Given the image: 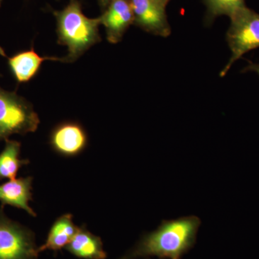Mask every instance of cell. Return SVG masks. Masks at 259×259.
<instances>
[{"label": "cell", "instance_id": "cell-10", "mask_svg": "<svg viewBox=\"0 0 259 259\" xmlns=\"http://www.w3.org/2000/svg\"><path fill=\"white\" fill-rule=\"evenodd\" d=\"M46 61H60L61 58L54 56H40L33 47L21 51L8 59V64L15 79L19 83H26L33 79Z\"/></svg>", "mask_w": 259, "mask_h": 259}, {"label": "cell", "instance_id": "cell-16", "mask_svg": "<svg viewBox=\"0 0 259 259\" xmlns=\"http://www.w3.org/2000/svg\"><path fill=\"white\" fill-rule=\"evenodd\" d=\"M97 1L98 3L99 6L101 8L102 11H103L110 3L116 1V0H97Z\"/></svg>", "mask_w": 259, "mask_h": 259}, {"label": "cell", "instance_id": "cell-6", "mask_svg": "<svg viewBox=\"0 0 259 259\" xmlns=\"http://www.w3.org/2000/svg\"><path fill=\"white\" fill-rule=\"evenodd\" d=\"M134 15V25L156 36L166 37L171 33L166 8L156 0H130Z\"/></svg>", "mask_w": 259, "mask_h": 259}, {"label": "cell", "instance_id": "cell-18", "mask_svg": "<svg viewBox=\"0 0 259 259\" xmlns=\"http://www.w3.org/2000/svg\"><path fill=\"white\" fill-rule=\"evenodd\" d=\"M2 0H0V5H1Z\"/></svg>", "mask_w": 259, "mask_h": 259}, {"label": "cell", "instance_id": "cell-17", "mask_svg": "<svg viewBox=\"0 0 259 259\" xmlns=\"http://www.w3.org/2000/svg\"><path fill=\"white\" fill-rule=\"evenodd\" d=\"M156 1L158 2L160 4L163 5V6L166 7L171 0H156Z\"/></svg>", "mask_w": 259, "mask_h": 259}, {"label": "cell", "instance_id": "cell-12", "mask_svg": "<svg viewBox=\"0 0 259 259\" xmlns=\"http://www.w3.org/2000/svg\"><path fill=\"white\" fill-rule=\"evenodd\" d=\"M79 228L73 223L72 214L69 213L58 218L51 226L45 243L37 248V253L47 250L58 251L66 248L72 241Z\"/></svg>", "mask_w": 259, "mask_h": 259}, {"label": "cell", "instance_id": "cell-3", "mask_svg": "<svg viewBox=\"0 0 259 259\" xmlns=\"http://www.w3.org/2000/svg\"><path fill=\"white\" fill-rule=\"evenodd\" d=\"M39 123L40 119L32 104L0 87V141L14 134L34 133Z\"/></svg>", "mask_w": 259, "mask_h": 259}, {"label": "cell", "instance_id": "cell-14", "mask_svg": "<svg viewBox=\"0 0 259 259\" xmlns=\"http://www.w3.org/2000/svg\"><path fill=\"white\" fill-rule=\"evenodd\" d=\"M206 8L204 23L211 25L218 17L231 18L238 10L245 8V0H203Z\"/></svg>", "mask_w": 259, "mask_h": 259}, {"label": "cell", "instance_id": "cell-8", "mask_svg": "<svg viewBox=\"0 0 259 259\" xmlns=\"http://www.w3.org/2000/svg\"><path fill=\"white\" fill-rule=\"evenodd\" d=\"M100 23L106 31L107 41L118 44L131 25L134 23V15L130 0H116L102 11Z\"/></svg>", "mask_w": 259, "mask_h": 259}, {"label": "cell", "instance_id": "cell-11", "mask_svg": "<svg viewBox=\"0 0 259 259\" xmlns=\"http://www.w3.org/2000/svg\"><path fill=\"white\" fill-rule=\"evenodd\" d=\"M66 249L79 258L105 259L107 256L101 238L90 233L84 226L79 227Z\"/></svg>", "mask_w": 259, "mask_h": 259}, {"label": "cell", "instance_id": "cell-13", "mask_svg": "<svg viewBox=\"0 0 259 259\" xmlns=\"http://www.w3.org/2000/svg\"><path fill=\"white\" fill-rule=\"evenodd\" d=\"M3 151L0 153V180L16 179L19 170L29 163L28 159H20L21 144L13 140H6Z\"/></svg>", "mask_w": 259, "mask_h": 259}, {"label": "cell", "instance_id": "cell-4", "mask_svg": "<svg viewBox=\"0 0 259 259\" xmlns=\"http://www.w3.org/2000/svg\"><path fill=\"white\" fill-rule=\"evenodd\" d=\"M226 41L232 53L230 60L220 73L224 77L233 64L242 56L259 48V14L247 8L237 11L231 18Z\"/></svg>", "mask_w": 259, "mask_h": 259}, {"label": "cell", "instance_id": "cell-15", "mask_svg": "<svg viewBox=\"0 0 259 259\" xmlns=\"http://www.w3.org/2000/svg\"><path fill=\"white\" fill-rule=\"evenodd\" d=\"M246 71H254L259 76V64L248 61V65L243 70V72H246Z\"/></svg>", "mask_w": 259, "mask_h": 259}, {"label": "cell", "instance_id": "cell-1", "mask_svg": "<svg viewBox=\"0 0 259 259\" xmlns=\"http://www.w3.org/2000/svg\"><path fill=\"white\" fill-rule=\"evenodd\" d=\"M201 220L195 215L162 221L156 231L145 233L132 249L120 259H181L193 248Z\"/></svg>", "mask_w": 259, "mask_h": 259}, {"label": "cell", "instance_id": "cell-5", "mask_svg": "<svg viewBox=\"0 0 259 259\" xmlns=\"http://www.w3.org/2000/svg\"><path fill=\"white\" fill-rule=\"evenodd\" d=\"M39 253L31 231L5 215L0 209V259H37Z\"/></svg>", "mask_w": 259, "mask_h": 259}, {"label": "cell", "instance_id": "cell-7", "mask_svg": "<svg viewBox=\"0 0 259 259\" xmlns=\"http://www.w3.org/2000/svg\"><path fill=\"white\" fill-rule=\"evenodd\" d=\"M49 142L58 154L65 157H74L82 153L88 146V136L82 125L67 121L52 130Z\"/></svg>", "mask_w": 259, "mask_h": 259}, {"label": "cell", "instance_id": "cell-2", "mask_svg": "<svg viewBox=\"0 0 259 259\" xmlns=\"http://www.w3.org/2000/svg\"><path fill=\"white\" fill-rule=\"evenodd\" d=\"M56 20L58 44L67 47V55L61 62H75L90 48L102 40L100 17L90 18L83 14L79 0H69L64 9L52 10Z\"/></svg>", "mask_w": 259, "mask_h": 259}, {"label": "cell", "instance_id": "cell-9", "mask_svg": "<svg viewBox=\"0 0 259 259\" xmlns=\"http://www.w3.org/2000/svg\"><path fill=\"white\" fill-rule=\"evenodd\" d=\"M32 177L9 180L0 185V202L2 207L11 205L24 209L30 215L36 217V213L29 205L32 200Z\"/></svg>", "mask_w": 259, "mask_h": 259}]
</instances>
